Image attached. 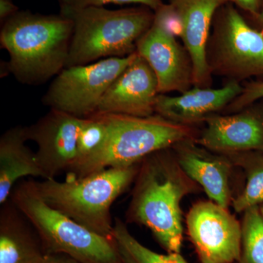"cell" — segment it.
<instances>
[{
	"instance_id": "6da1fadb",
	"label": "cell",
	"mask_w": 263,
	"mask_h": 263,
	"mask_svg": "<svg viewBox=\"0 0 263 263\" xmlns=\"http://www.w3.org/2000/svg\"><path fill=\"white\" fill-rule=\"evenodd\" d=\"M200 187L181 168L172 148L155 152L140 163L125 222L146 227L168 253H180L181 202Z\"/></svg>"
},
{
	"instance_id": "7a4b0ae2",
	"label": "cell",
	"mask_w": 263,
	"mask_h": 263,
	"mask_svg": "<svg viewBox=\"0 0 263 263\" xmlns=\"http://www.w3.org/2000/svg\"><path fill=\"white\" fill-rule=\"evenodd\" d=\"M73 32L72 21L60 14L17 12L0 33L8 51V71L24 84L46 82L65 68Z\"/></svg>"
},
{
	"instance_id": "3957f363",
	"label": "cell",
	"mask_w": 263,
	"mask_h": 263,
	"mask_svg": "<svg viewBox=\"0 0 263 263\" xmlns=\"http://www.w3.org/2000/svg\"><path fill=\"white\" fill-rule=\"evenodd\" d=\"M60 6V14L73 24L65 68L136 53L138 40L155 20V13L147 7L114 10L103 7Z\"/></svg>"
},
{
	"instance_id": "277c9868",
	"label": "cell",
	"mask_w": 263,
	"mask_h": 263,
	"mask_svg": "<svg viewBox=\"0 0 263 263\" xmlns=\"http://www.w3.org/2000/svg\"><path fill=\"white\" fill-rule=\"evenodd\" d=\"M140 163L110 167L82 178L67 176L36 181L40 195L50 206L97 234L113 238L110 209L116 200L134 182Z\"/></svg>"
},
{
	"instance_id": "5b68a950",
	"label": "cell",
	"mask_w": 263,
	"mask_h": 263,
	"mask_svg": "<svg viewBox=\"0 0 263 263\" xmlns=\"http://www.w3.org/2000/svg\"><path fill=\"white\" fill-rule=\"evenodd\" d=\"M9 199L32 224L46 254H65L79 263H122L113 238L97 234L50 206L36 181L16 183Z\"/></svg>"
},
{
	"instance_id": "8992f818",
	"label": "cell",
	"mask_w": 263,
	"mask_h": 263,
	"mask_svg": "<svg viewBox=\"0 0 263 263\" xmlns=\"http://www.w3.org/2000/svg\"><path fill=\"white\" fill-rule=\"evenodd\" d=\"M105 114L109 130L103 147L67 176L82 178L110 167H129L155 152L196 138L191 126L171 122L157 114L147 117Z\"/></svg>"
},
{
	"instance_id": "52a82bcc",
	"label": "cell",
	"mask_w": 263,
	"mask_h": 263,
	"mask_svg": "<svg viewBox=\"0 0 263 263\" xmlns=\"http://www.w3.org/2000/svg\"><path fill=\"white\" fill-rule=\"evenodd\" d=\"M136 53L66 67L50 85L43 98V104L76 117L94 115L109 87L134 60Z\"/></svg>"
},
{
	"instance_id": "ba28073f",
	"label": "cell",
	"mask_w": 263,
	"mask_h": 263,
	"mask_svg": "<svg viewBox=\"0 0 263 263\" xmlns=\"http://www.w3.org/2000/svg\"><path fill=\"white\" fill-rule=\"evenodd\" d=\"M212 73L239 82L263 75V33L256 30L234 7L224 9L207 46Z\"/></svg>"
},
{
	"instance_id": "9c48e42d",
	"label": "cell",
	"mask_w": 263,
	"mask_h": 263,
	"mask_svg": "<svg viewBox=\"0 0 263 263\" xmlns=\"http://www.w3.org/2000/svg\"><path fill=\"white\" fill-rule=\"evenodd\" d=\"M186 229L201 263L240 260L241 223L212 200L199 201L189 211Z\"/></svg>"
},
{
	"instance_id": "30bf717a",
	"label": "cell",
	"mask_w": 263,
	"mask_h": 263,
	"mask_svg": "<svg viewBox=\"0 0 263 263\" xmlns=\"http://www.w3.org/2000/svg\"><path fill=\"white\" fill-rule=\"evenodd\" d=\"M84 122L85 118L51 109L35 124L27 127L28 139L37 144L36 157L44 179H55L74 167Z\"/></svg>"
},
{
	"instance_id": "8fae6325",
	"label": "cell",
	"mask_w": 263,
	"mask_h": 263,
	"mask_svg": "<svg viewBox=\"0 0 263 263\" xmlns=\"http://www.w3.org/2000/svg\"><path fill=\"white\" fill-rule=\"evenodd\" d=\"M136 52L155 72L159 94L184 92L193 84V69L188 52L176 37L153 23L137 43Z\"/></svg>"
},
{
	"instance_id": "7c38bea8",
	"label": "cell",
	"mask_w": 263,
	"mask_h": 263,
	"mask_svg": "<svg viewBox=\"0 0 263 263\" xmlns=\"http://www.w3.org/2000/svg\"><path fill=\"white\" fill-rule=\"evenodd\" d=\"M158 95L155 72L137 53L134 60L109 87L96 114L150 117L155 114Z\"/></svg>"
},
{
	"instance_id": "4fadbf2b",
	"label": "cell",
	"mask_w": 263,
	"mask_h": 263,
	"mask_svg": "<svg viewBox=\"0 0 263 263\" xmlns=\"http://www.w3.org/2000/svg\"><path fill=\"white\" fill-rule=\"evenodd\" d=\"M172 149L181 168L210 200L228 209L233 200L230 176L234 167L230 157L204 148L195 139L178 143Z\"/></svg>"
},
{
	"instance_id": "5bb4252c",
	"label": "cell",
	"mask_w": 263,
	"mask_h": 263,
	"mask_svg": "<svg viewBox=\"0 0 263 263\" xmlns=\"http://www.w3.org/2000/svg\"><path fill=\"white\" fill-rule=\"evenodd\" d=\"M230 0H170L182 24V40L193 69V84L208 87L212 72L207 61V46L216 12Z\"/></svg>"
},
{
	"instance_id": "9a60e30c",
	"label": "cell",
	"mask_w": 263,
	"mask_h": 263,
	"mask_svg": "<svg viewBox=\"0 0 263 263\" xmlns=\"http://www.w3.org/2000/svg\"><path fill=\"white\" fill-rule=\"evenodd\" d=\"M195 141L207 149L230 155L263 150V117L255 111L208 118Z\"/></svg>"
},
{
	"instance_id": "2e32d148",
	"label": "cell",
	"mask_w": 263,
	"mask_h": 263,
	"mask_svg": "<svg viewBox=\"0 0 263 263\" xmlns=\"http://www.w3.org/2000/svg\"><path fill=\"white\" fill-rule=\"evenodd\" d=\"M239 82L230 81L219 89L195 86L179 96L159 94L155 112L171 122L184 125L202 122L226 108L241 93Z\"/></svg>"
},
{
	"instance_id": "e0dca14e",
	"label": "cell",
	"mask_w": 263,
	"mask_h": 263,
	"mask_svg": "<svg viewBox=\"0 0 263 263\" xmlns=\"http://www.w3.org/2000/svg\"><path fill=\"white\" fill-rule=\"evenodd\" d=\"M29 141L27 127L10 128L0 138V204L9 200L19 179L45 175L38 164L35 153L26 145Z\"/></svg>"
},
{
	"instance_id": "ac0fdd59",
	"label": "cell",
	"mask_w": 263,
	"mask_h": 263,
	"mask_svg": "<svg viewBox=\"0 0 263 263\" xmlns=\"http://www.w3.org/2000/svg\"><path fill=\"white\" fill-rule=\"evenodd\" d=\"M30 222L10 200L0 210V263H43V254L33 238Z\"/></svg>"
},
{
	"instance_id": "d6986e66",
	"label": "cell",
	"mask_w": 263,
	"mask_h": 263,
	"mask_svg": "<svg viewBox=\"0 0 263 263\" xmlns=\"http://www.w3.org/2000/svg\"><path fill=\"white\" fill-rule=\"evenodd\" d=\"M234 166L245 170L247 181L245 189L232 201L235 212L243 213L251 207L263 204V150L227 155Z\"/></svg>"
},
{
	"instance_id": "ffe728a7",
	"label": "cell",
	"mask_w": 263,
	"mask_h": 263,
	"mask_svg": "<svg viewBox=\"0 0 263 263\" xmlns=\"http://www.w3.org/2000/svg\"><path fill=\"white\" fill-rule=\"evenodd\" d=\"M127 223L116 218L113 239L122 263H188L180 253H157L140 243L128 230Z\"/></svg>"
},
{
	"instance_id": "44dd1931",
	"label": "cell",
	"mask_w": 263,
	"mask_h": 263,
	"mask_svg": "<svg viewBox=\"0 0 263 263\" xmlns=\"http://www.w3.org/2000/svg\"><path fill=\"white\" fill-rule=\"evenodd\" d=\"M109 123L105 114H95L85 118L78 141L77 160L67 174L87 162L103 147L108 136Z\"/></svg>"
},
{
	"instance_id": "7402d4cb",
	"label": "cell",
	"mask_w": 263,
	"mask_h": 263,
	"mask_svg": "<svg viewBox=\"0 0 263 263\" xmlns=\"http://www.w3.org/2000/svg\"><path fill=\"white\" fill-rule=\"evenodd\" d=\"M239 263H263V216L259 206L243 212Z\"/></svg>"
},
{
	"instance_id": "603a6c76",
	"label": "cell",
	"mask_w": 263,
	"mask_h": 263,
	"mask_svg": "<svg viewBox=\"0 0 263 263\" xmlns=\"http://www.w3.org/2000/svg\"><path fill=\"white\" fill-rule=\"evenodd\" d=\"M154 23L158 25L164 32L174 37H181L182 24L176 8L170 3L163 4L156 10Z\"/></svg>"
},
{
	"instance_id": "cb8c5ba5",
	"label": "cell",
	"mask_w": 263,
	"mask_h": 263,
	"mask_svg": "<svg viewBox=\"0 0 263 263\" xmlns=\"http://www.w3.org/2000/svg\"><path fill=\"white\" fill-rule=\"evenodd\" d=\"M141 4L152 10H158L164 4L162 0H60V5L70 8H86V7H103L106 4Z\"/></svg>"
},
{
	"instance_id": "d4e9b609",
	"label": "cell",
	"mask_w": 263,
	"mask_h": 263,
	"mask_svg": "<svg viewBox=\"0 0 263 263\" xmlns=\"http://www.w3.org/2000/svg\"><path fill=\"white\" fill-rule=\"evenodd\" d=\"M263 98V82H254L243 88L241 93L228 105V110L239 111L256 100Z\"/></svg>"
},
{
	"instance_id": "484cf974",
	"label": "cell",
	"mask_w": 263,
	"mask_h": 263,
	"mask_svg": "<svg viewBox=\"0 0 263 263\" xmlns=\"http://www.w3.org/2000/svg\"><path fill=\"white\" fill-rule=\"evenodd\" d=\"M18 11V8L12 0H0V18H9Z\"/></svg>"
},
{
	"instance_id": "4316f807",
	"label": "cell",
	"mask_w": 263,
	"mask_h": 263,
	"mask_svg": "<svg viewBox=\"0 0 263 263\" xmlns=\"http://www.w3.org/2000/svg\"><path fill=\"white\" fill-rule=\"evenodd\" d=\"M236 3L238 6L253 14L258 13L259 0H230Z\"/></svg>"
},
{
	"instance_id": "83f0119b",
	"label": "cell",
	"mask_w": 263,
	"mask_h": 263,
	"mask_svg": "<svg viewBox=\"0 0 263 263\" xmlns=\"http://www.w3.org/2000/svg\"><path fill=\"white\" fill-rule=\"evenodd\" d=\"M43 263H79L65 254H46Z\"/></svg>"
},
{
	"instance_id": "f1b7e54d",
	"label": "cell",
	"mask_w": 263,
	"mask_h": 263,
	"mask_svg": "<svg viewBox=\"0 0 263 263\" xmlns=\"http://www.w3.org/2000/svg\"><path fill=\"white\" fill-rule=\"evenodd\" d=\"M259 18H260L261 22L263 23V7L262 11H261L260 14H259Z\"/></svg>"
},
{
	"instance_id": "f546056e",
	"label": "cell",
	"mask_w": 263,
	"mask_h": 263,
	"mask_svg": "<svg viewBox=\"0 0 263 263\" xmlns=\"http://www.w3.org/2000/svg\"><path fill=\"white\" fill-rule=\"evenodd\" d=\"M259 211H260L261 214L263 216V204L262 205H259Z\"/></svg>"
}]
</instances>
